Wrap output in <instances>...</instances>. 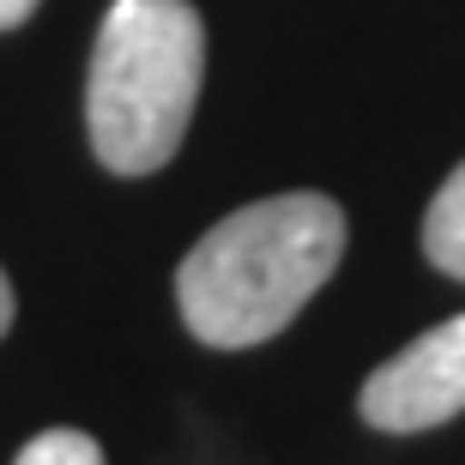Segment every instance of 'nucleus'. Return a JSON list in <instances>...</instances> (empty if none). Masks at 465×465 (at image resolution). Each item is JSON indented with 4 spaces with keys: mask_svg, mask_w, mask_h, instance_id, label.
I'll return each mask as SVG.
<instances>
[{
    "mask_svg": "<svg viewBox=\"0 0 465 465\" xmlns=\"http://www.w3.org/2000/svg\"><path fill=\"white\" fill-rule=\"evenodd\" d=\"M345 254V206L327 193H272L230 212L175 266V309L212 351L266 345L314 302Z\"/></svg>",
    "mask_w": 465,
    "mask_h": 465,
    "instance_id": "1",
    "label": "nucleus"
},
{
    "mask_svg": "<svg viewBox=\"0 0 465 465\" xmlns=\"http://www.w3.org/2000/svg\"><path fill=\"white\" fill-rule=\"evenodd\" d=\"M206 85V18L188 0H115L85 73V134L115 175L163 170Z\"/></svg>",
    "mask_w": 465,
    "mask_h": 465,
    "instance_id": "2",
    "label": "nucleus"
},
{
    "mask_svg": "<svg viewBox=\"0 0 465 465\" xmlns=\"http://www.w3.org/2000/svg\"><path fill=\"white\" fill-rule=\"evenodd\" d=\"M357 411L381 435H417L465 411V314L430 327L362 381Z\"/></svg>",
    "mask_w": 465,
    "mask_h": 465,
    "instance_id": "3",
    "label": "nucleus"
},
{
    "mask_svg": "<svg viewBox=\"0 0 465 465\" xmlns=\"http://www.w3.org/2000/svg\"><path fill=\"white\" fill-rule=\"evenodd\" d=\"M423 254L435 272L465 278V163L435 188L430 212H423Z\"/></svg>",
    "mask_w": 465,
    "mask_h": 465,
    "instance_id": "4",
    "label": "nucleus"
},
{
    "mask_svg": "<svg viewBox=\"0 0 465 465\" xmlns=\"http://www.w3.org/2000/svg\"><path fill=\"white\" fill-rule=\"evenodd\" d=\"M13 465H104V448L85 430H43L18 448Z\"/></svg>",
    "mask_w": 465,
    "mask_h": 465,
    "instance_id": "5",
    "label": "nucleus"
},
{
    "mask_svg": "<svg viewBox=\"0 0 465 465\" xmlns=\"http://www.w3.org/2000/svg\"><path fill=\"white\" fill-rule=\"evenodd\" d=\"M36 6H43V0H0V31H18Z\"/></svg>",
    "mask_w": 465,
    "mask_h": 465,
    "instance_id": "6",
    "label": "nucleus"
},
{
    "mask_svg": "<svg viewBox=\"0 0 465 465\" xmlns=\"http://www.w3.org/2000/svg\"><path fill=\"white\" fill-rule=\"evenodd\" d=\"M13 309H18V302H13V284H6V272H0V332L13 327Z\"/></svg>",
    "mask_w": 465,
    "mask_h": 465,
    "instance_id": "7",
    "label": "nucleus"
}]
</instances>
